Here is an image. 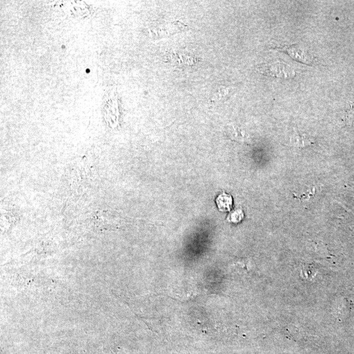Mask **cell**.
<instances>
[{"mask_svg": "<svg viewBox=\"0 0 354 354\" xmlns=\"http://www.w3.org/2000/svg\"><path fill=\"white\" fill-rule=\"evenodd\" d=\"M282 49L283 52L288 53L289 56H291L292 58L296 60V61L301 62V63L307 64L311 63V59H309L308 55L306 54L304 51L303 50H300L299 48L296 47V46H286V47H283Z\"/></svg>", "mask_w": 354, "mask_h": 354, "instance_id": "cell-2", "label": "cell"}, {"mask_svg": "<svg viewBox=\"0 0 354 354\" xmlns=\"http://www.w3.org/2000/svg\"><path fill=\"white\" fill-rule=\"evenodd\" d=\"M243 213L240 210H238L231 214L230 216V220L234 223H238L242 220Z\"/></svg>", "mask_w": 354, "mask_h": 354, "instance_id": "cell-4", "label": "cell"}, {"mask_svg": "<svg viewBox=\"0 0 354 354\" xmlns=\"http://www.w3.org/2000/svg\"><path fill=\"white\" fill-rule=\"evenodd\" d=\"M216 203L220 211H229L232 205V196L226 193L221 194L216 198Z\"/></svg>", "mask_w": 354, "mask_h": 354, "instance_id": "cell-3", "label": "cell"}, {"mask_svg": "<svg viewBox=\"0 0 354 354\" xmlns=\"http://www.w3.org/2000/svg\"><path fill=\"white\" fill-rule=\"evenodd\" d=\"M260 71L263 74L282 78H293L295 76V72L293 68L280 63L261 66Z\"/></svg>", "mask_w": 354, "mask_h": 354, "instance_id": "cell-1", "label": "cell"}]
</instances>
